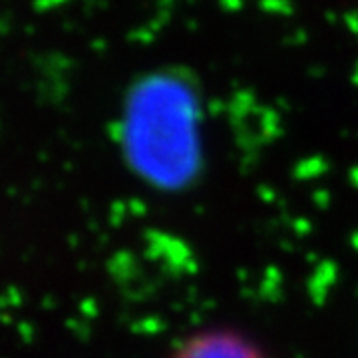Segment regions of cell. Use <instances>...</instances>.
<instances>
[{
  "mask_svg": "<svg viewBox=\"0 0 358 358\" xmlns=\"http://www.w3.org/2000/svg\"><path fill=\"white\" fill-rule=\"evenodd\" d=\"M171 358H267V355L245 334L211 329L189 336Z\"/></svg>",
  "mask_w": 358,
  "mask_h": 358,
  "instance_id": "6da1fadb",
  "label": "cell"
}]
</instances>
